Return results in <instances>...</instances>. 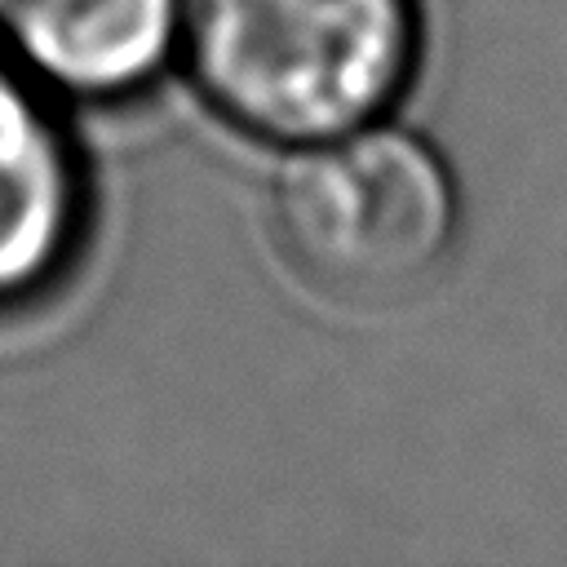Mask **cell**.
Returning a JSON list of instances; mask_svg holds the SVG:
<instances>
[{"instance_id": "6da1fadb", "label": "cell", "mask_w": 567, "mask_h": 567, "mask_svg": "<svg viewBox=\"0 0 567 567\" xmlns=\"http://www.w3.org/2000/svg\"><path fill=\"white\" fill-rule=\"evenodd\" d=\"M177 44L235 128L306 146L394 102L416 18L412 0H182Z\"/></svg>"}, {"instance_id": "7a4b0ae2", "label": "cell", "mask_w": 567, "mask_h": 567, "mask_svg": "<svg viewBox=\"0 0 567 567\" xmlns=\"http://www.w3.org/2000/svg\"><path fill=\"white\" fill-rule=\"evenodd\" d=\"M275 230L288 257L332 292H403L452 248L456 186L416 133L359 124L297 146L279 168Z\"/></svg>"}, {"instance_id": "3957f363", "label": "cell", "mask_w": 567, "mask_h": 567, "mask_svg": "<svg viewBox=\"0 0 567 567\" xmlns=\"http://www.w3.org/2000/svg\"><path fill=\"white\" fill-rule=\"evenodd\" d=\"M80 168L44 84L0 53V306L44 292L80 235Z\"/></svg>"}, {"instance_id": "277c9868", "label": "cell", "mask_w": 567, "mask_h": 567, "mask_svg": "<svg viewBox=\"0 0 567 567\" xmlns=\"http://www.w3.org/2000/svg\"><path fill=\"white\" fill-rule=\"evenodd\" d=\"M177 31L182 0H0V53L71 97L142 89Z\"/></svg>"}]
</instances>
